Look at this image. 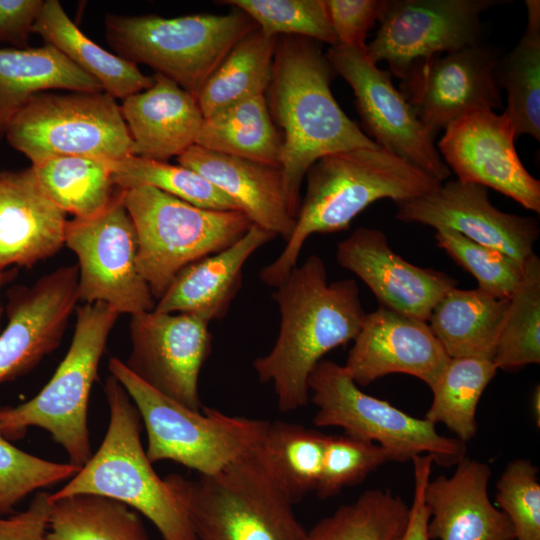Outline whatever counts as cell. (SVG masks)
Returning a JSON list of instances; mask_svg holds the SVG:
<instances>
[{"mask_svg": "<svg viewBox=\"0 0 540 540\" xmlns=\"http://www.w3.org/2000/svg\"><path fill=\"white\" fill-rule=\"evenodd\" d=\"M281 315L271 351L255 359L261 383H272L280 412L305 407L308 378L329 351L354 340L365 311L354 279L328 282L323 260L310 255L275 287Z\"/></svg>", "mask_w": 540, "mask_h": 540, "instance_id": "cell-1", "label": "cell"}, {"mask_svg": "<svg viewBox=\"0 0 540 540\" xmlns=\"http://www.w3.org/2000/svg\"><path fill=\"white\" fill-rule=\"evenodd\" d=\"M318 42L298 36L277 38L267 104L280 131L284 187L297 218L300 189L321 157L378 145L341 109L330 84L335 73Z\"/></svg>", "mask_w": 540, "mask_h": 540, "instance_id": "cell-2", "label": "cell"}, {"mask_svg": "<svg viewBox=\"0 0 540 540\" xmlns=\"http://www.w3.org/2000/svg\"><path fill=\"white\" fill-rule=\"evenodd\" d=\"M305 178L306 193L293 233L280 255L260 271L262 282L274 288L297 265L310 235L347 230L353 219L377 200L397 203L441 184L379 146L325 155L312 164Z\"/></svg>", "mask_w": 540, "mask_h": 540, "instance_id": "cell-3", "label": "cell"}, {"mask_svg": "<svg viewBox=\"0 0 540 540\" xmlns=\"http://www.w3.org/2000/svg\"><path fill=\"white\" fill-rule=\"evenodd\" d=\"M104 392L110 420L98 450L50 500L91 494L122 502L142 513L163 540H198L184 506L155 472L140 438L141 417L111 374Z\"/></svg>", "mask_w": 540, "mask_h": 540, "instance_id": "cell-4", "label": "cell"}, {"mask_svg": "<svg viewBox=\"0 0 540 540\" xmlns=\"http://www.w3.org/2000/svg\"><path fill=\"white\" fill-rule=\"evenodd\" d=\"M198 540H309L256 448L213 475L164 478Z\"/></svg>", "mask_w": 540, "mask_h": 540, "instance_id": "cell-5", "label": "cell"}, {"mask_svg": "<svg viewBox=\"0 0 540 540\" xmlns=\"http://www.w3.org/2000/svg\"><path fill=\"white\" fill-rule=\"evenodd\" d=\"M119 314L107 304L84 303L76 310L70 347L54 375L29 401L0 407V433L8 440L30 427L46 430L70 463L82 467L92 456L87 424L90 393L108 337Z\"/></svg>", "mask_w": 540, "mask_h": 540, "instance_id": "cell-6", "label": "cell"}, {"mask_svg": "<svg viewBox=\"0 0 540 540\" xmlns=\"http://www.w3.org/2000/svg\"><path fill=\"white\" fill-rule=\"evenodd\" d=\"M108 369L138 409L152 464L171 460L198 475H213L255 449L268 427L269 421L212 407L189 409L147 385L117 357L110 358Z\"/></svg>", "mask_w": 540, "mask_h": 540, "instance_id": "cell-7", "label": "cell"}, {"mask_svg": "<svg viewBox=\"0 0 540 540\" xmlns=\"http://www.w3.org/2000/svg\"><path fill=\"white\" fill-rule=\"evenodd\" d=\"M105 27L118 56L151 67L197 98L230 50L257 26L235 8L175 18L109 14Z\"/></svg>", "mask_w": 540, "mask_h": 540, "instance_id": "cell-8", "label": "cell"}, {"mask_svg": "<svg viewBox=\"0 0 540 540\" xmlns=\"http://www.w3.org/2000/svg\"><path fill=\"white\" fill-rule=\"evenodd\" d=\"M136 228L138 267L157 301L187 265L237 242L252 226L240 210L195 206L150 186L123 190Z\"/></svg>", "mask_w": 540, "mask_h": 540, "instance_id": "cell-9", "label": "cell"}, {"mask_svg": "<svg viewBox=\"0 0 540 540\" xmlns=\"http://www.w3.org/2000/svg\"><path fill=\"white\" fill-rule=\"evenodd\" d=\"M309 401L317 412L318 427H340L345 434L374 442L390 461L406 462L428 455L441 466H453L465 457V443L439 434L428 420L362 392L344 366L322 359L308 378Z\"/></svg>", "mask_w": 540, "mask_h": 540, "instance_id": "cell-10", "label": "cell"}, {"mask_svg": "<svg viewBox=\"0 0 540 540\" xmlns=\"http://www.w3.org/2000/svg\"><path fill=\"white\" fill-rule=\"evenodd\" d=\"M5 139L31 165L58 156L114 161L133 155L120 106L104 91L38 93L15 116Z\"/></svg>", "mask_w": 540, "mask_h": 540, "instance_id": "cell-11", "label": "cell"}, {"mask_svg": "<svg viewBox=\"0 0 540 540\" xmlns=\"http://www.w3.org/2000/svg\"><path fill=\"white\" fill-rule=\"evenodd\" d=\"M122 195L95 216L68 221L65 245L78 259L79 301L133 316L153 310L156 300L138 267L136 228Z\"/></svg>", "mask_w": 540, "mask_h": 540, "instance_id": "cell-12", "label": "cell"}, {"mask_svg": "<svg viewBox=\"0 0 540 540\" xmlns=\"http://www.w3.org/2000/svg\"><path fill=\"white\" fill-rule=\"evenodd\" d=\"M333 71L352 88L365 131L381 148L442 183L451 171L435 146V137L394 86L388 70L378 68L365 49L330 47Z\"/></svg>", "mask_w": 540, "mask_h": 540, "instance_id": "cell-13", "label": "cell"}, {"mask_svg": "<svg viewBox=\"0 0 540 540\" xmlns=\"http://www.w3.org/2000/svg\"><path fill=\"white\" fill-rule=\"evenodd\" d=\"M504 0H385L368 58L404 78L417 61L480 43L483 11Z\"/></svg>", "mask_w": 540, "mask_h": 540, "instance_id": "cell-14", "label": "cell"}, {"mask_svg": "<svg viewBox=\"0 0 540 540\" xmlns=\"http://www.w3.org/2000/svg\"><path fill=\"white\" fill-rule=\"evenodd\" d=\"M208 324L191 314L154 309L131 316L126 367L161 394L201 411L199 375L211 352Z\"/></svg>", "mask_w": 540, "mask_h": 540, "instance_id": "cell-15", "label": "cell"}, {"mask_svg": "<svg viewBox=\"0 0 540 540\" xmlns=\"http://www.w3.org/2000/svg\"><path fill=\"white\" fill-rule=\"evenodd\" d=\"M498 60L481 43L417 61L399 91L436 137L441 129L476 111L499 109Z\"/></svg>", "mask_w": 540, "mask_h": 540, "instance_id": "cell-16", "label": "cell"}, {"mask_svg": "<svg viewBox=\"0 0 540 540\" xmlns=\"http://www.w3.org/2000/svg\"><path fill=\"white\" fill-rule=\"evenodd\" d=\"M515 140L505 111L481 110L449 124L437 149L459 181L491 188L540 213V181L523 166Z\"/></svg>", "mask_w": 540, "mask_h": 540, "instance_id": "cell-17", "label": "cell"}, {"mask_svg": "<svg viewBox=\"0 0 540 540\" xmlns=\"http://www.w3.org/2000/svg\"><path fill=\"white\" fill-rule=\"evenodd\" d=\"M395 204L399 221L455 231L522 265L535 253L538 220L500 211L481 185L446 180L425 194Z\"/></svg>", "mask_w": 540, "mask_h": 540, "instance_id": "cell-18", "label": "cell"}, {"mask_svg": "<svg viewBox=\"0 0 540 540\" xmlns=\"http://www.w3.org/2000/svg\"><path fill=\"white\" fill-rule=\"evenodd\" d=\"M78 301L77 265L59 267L30 286L8 291V322L0 333V383L28 373L60 345Z\"/></svg>", "mask_w": 540, "mask_h": 540, "instance_id": "cell-19", "label": "cell"}, {"mask_svg": "<svg viewBox=\"0 0 540 540\" xmlns=\"http://www.w3.org/2000/svg\"><path fill=\"white\" fill-rule=\"evenodd\" d=\"M336 260L363 281L380 307L426 322L437 302L457 285L444 272L403 259L377 228L355 229L338 243Z\"/></svg>", "mask_w": 540, "mask_h": 540, "instance_id": "cell-20", "label": "cell"}, {"mask_svg": "<svg viewBox=\"0 0 540 540\" xmlns=\"http://www.w3.org/2000/svg\"><path fill=\"white\" fill-rule=\"evenodd\" d=\"M353 341L343 366L360 386L402 373L431 388L450 360L426 321L383 307L365 315Z\"/></svg>", "mask_w": 540, "mask_h": 540, "instance_id": "cell-21", "label": "cell"}, {"mask_svg": "<svg viewBox=\"0 0 540 540\" xmlns=\"http://www.w3.org/2000/svg\"><path fill=\"white\" fill-rule=\"evenodd\" d=\"M68 220L34 170L0 171V270L31 268L65 245Z\"/></svg>", "mask_w": 540, "mask_h": 540, "instance_id": "cell-22", "label": "cell"}, {"mask_svg": "<svg viewBox=\"0 0 540 540\" xmlns=\"http://www.w3.org/2000/svg\"><path fill=\"white\" fill-rule=\"evenodd\" d=\"M490 467L464 457L452 476L429 480L424 493L430 512L429 539L515 540L507 515L488 497Z\"/></svg>", "mask_w": 540, "mask_h": 540, "instance_id": "cell-23", "label": "cell"}, {"mask_svg": "<svg viewBox=\"0 0 540 540\" xmlns=\"http://www.w3.org/2000/svg\"><path fill=\"white\" fill-rule=\"evenodd\" d=\"M178 164L208 180L231 198L256 224L286 242L296 218L291 213L281 168L192 145L177 157Z\"/></svg>", "mask_w": 540, "mask_h": 540, "instance_id": "cell-24", "label": "cell"}, {"mask_svg": "<svg viewBox=\"0 0 540 540\" xmlns=\"http://www.w3.org/2000/svg\"><path fill=\"white\" fill-rule=\"evenodd\" d=\"M153 84L122 100L133 155L167 162L195 144L204 121L197 98L155 73Z\"/></svg>", "mask_w": 540, "mask_h": 540, "instance_id": "cell-25", "label": "cell"}, {"mask_svg": "<svg viewBox=\"0 0 540 540\" xmlns=\"http://www.w3.org/2000/svg\"><path fill=\"white\" fill-rule=\"evenodd\" d=\"M275 237L252 224L233 245L184 267L156 301L154 310L191 314L208 323L224 318L241 287L243 266Z\"/></svg>", "mask_w": 540, "mask_h": 540, "instance_id": "cell-26", "label": "cell"}, {"mask_svg": "<svg viewBox=\"0 0 540 540\" xmlns=\"http://www.w3.org/2000/svg\"><path fill=\"white\" fill-rule=\"evenodd\" d=\"M52 90L103 91L97 80L50 45L0 48V143L27 102L38 93Z\"/></svg>", "mask_w": 540, "mask_h": 540, "instance_id": "cell-27", "label": "cell"}, {"mask_svg": "<svg viewBox=\"0 0 540 540\" xmlns=\"http://www.w3.org/2000/svg\"><path fill=\"white\" fill-rule=\"evenodd\" d=\"M508 304L478 288L456 286L437 302L427 323L450 358L492 361Z\"/></svg>", "mask_w": 540, "mask_h": 540, "instance_id": "cell-28", "label": "cell"}, {"mask_svg": "<svg viewBox=\"0 0 540 540\" xmlns=\"http://www.w3.org/2000/svg\"><path fill=\"white\" fill-rule=\"evenodd\" d=\"M33 33L97 80L115 99L123 100L153 84V78L142 73L137 64L105 50L81 32L58 0H44Z\"/></svg>", "mask_w": 540, "mask_h": 540, "instance_id": "cell-29", "label": "cell"}, {"mask_svg": "<svg viewBox=\"0 0 540 540\" xmlns=\"http://www.w3.org/2000/svg\"><path fill=\"white\" fill-rule=\"evenodd\" d=\"M195 144L281 168V137L265 95L243 100L204 118Z\"/></svg>", "mask_w": 540, "mask_h": 540, "instance_id": "cell-30", "label": "cell"}, {"mask_svg": "<svg viewBox=\"0 0 540 540\" xmlns=\"http://www.w3.org/2000/svg\"><path fill=\"white\" fill-rule=\"evenodd\" d=\"M277 38L256 27L235 44L197 96L204 118L265 95L272 79Z\"/></svg>", "mask_w": 540, "mask_h": 540, "instance_id": "cell-31", "label": "cell"}, {"mask_svg": "<svg viewBox=\"0 0 540 540\" xmlns=\"http://www.w3.org/2000/svg\"><path fill=\"white\" fill-rule=\"evenodd\" d=\"M327 435L303 425L269 422L256 447L264 466L293 504L315 491Z\"/></svg>", "mask_w": 540, "mask_h": 540, "instance_id": "cell-32", "label": "cell"}, {"mask_svg": "<svg viewBox=\"0 0 540 540\" xmlns=\"http://www.w3.org/2000/svg\"><path fill=\"white\" fill-rule=\"evenodd\" d=\"M109 161L89 156H58L31 165L44 191L65 213L89 218L104 211L119 188Z\"/></svg>", "mask_w": 540, "mask_h": 540, "instance_id": "cell-33", "label": "cell"}, {"mask_svg": "<svg viewBox=\"0 0 540 540\" xmlns=\"http://www.w3.org/2000/svg\"><path fill=\"white\" fill-rule=\"evenodd\" d=\"M527 26L517 45L498 60L496 77L507 92L505 112L516 139L540 140V1L526 0Z\"/></svg>", "mask_w": 540, "mask_h": 540, "instance_id": "cell-34", "label": "cell"}, {"mask_svg": "<svg viewBox=\"0 0 540 540\" xmlns=\"http://www.w3.org/2000/svg\"><path fill=\"white\" fill-rule=\"evenodd\" d=\"M48 538L150 540L134 509L122 502L91 494L51 501Z\"/></svg>", "mask_w": 540, "mask_h": 540, "instance_id": "cell-35", "label": "cell"}, {"mask_svg": "<svg viewBox=\"0 0 540 540\" xmlns=\"http://www.w3.org/2000/svg\"><path fill=\"white\" fill-rule=\"evenodd\" d=\"M497 370L491 360L450 358L430 388L433 399L425 419L444 424L463 443L470 441L477 431L478 402Z\"/></svg>", "mask_w": 540, "mask_h": 540, "instance_id": "cell-36", "label": "cell"}, {"mask_svg": "<svg viewBox=\"0 0 540 540\" xmlns=\"http://www.w3.org/2000/svg\"><path fill=\"white\" fill-rule=\"evenodd\" d=\"M409 507L389 490L370 489L319 520L309 540H395L404 532Z\"/></svg>", "mask_w": 540, "mask_h": 540, "instance_id": "cell-37", "label": "cell"}, {"mask_svg": "<svg viewBox=\"0 0 540 540\" xmlns=\"http://www.w3.org/2000/svg\"><path fill=\"white\" fill-rule=\"evenodd\" d=\"M492 362L506 371L540 362V259L535 253L526 260L522 281L509 299Z\"/></svg>", "mask_w": 540, "mask_h": 540, "instance_id": "cell-38", "label": "cell"}, {"mask_svg": "<svg viewBox=\"0 0 540 540\" xmlns=\"http://www.w3.org/2000/svg\"><path fill=\"white\" fill-rule=\"evenodd\" d=\"M109 166L113 182L119 189L150 186L198 207L239 210L231 198L208 180L180 164L131 155L110 160Z\"/></svg>", "mask_w": 540, "mask_h": 540, "instance_id": "cell-39", "label": "cell"}, {"mask_svg": "<svg viewBox=\"0 0 540 540\" xmlns=\"http://www.w3.org/2000/svg\"><path fill=\"white\" fill-rule=\"evenodd\" d=\"M246 13L269 37L298 36L338 45L331 27L325 0H226Z\"/></svg>", "mask_w": 540, "mask_h": 540, "instance_id": "cell-40", "label": "cell"}, {"mask_svg": "<svg viewBox=\"0 0 540 540\" xmlns=\"http://www.w3.org/2000/svg\"><path fill=\"white\" fill-rule=\"evenodd\" d=\"M437 245L459 266L472 274L478 289L510 299L519 287L524 265L491 247L478 244L452 230H437Z\"/></svg>", "mask_w": 540, "mask_h": 540, "instance_id": "cell-41", "label": "cell"}, {"mask_svg": "<svg viewBox=\"0 0 540 540\" xmlns=\"http://www.w3.org/2000/svg\"><path fill=\"white\" fill-rule=\"evenodd\" d=\"M390 461L380 445L344 435H327L321 474L315 493L320 499L337 496L357 485L378 467Z\"/></svg>", "mask_w": 540, "mask_h": 540, "instance_id": "cell-42", "label": "cell"}, {"mask_svg": "<svg viewBox=\"0 0 540 540\" xmlns=\"http://www.w3.org/2000/svg\"><path fill=\"white\" fill-rule=\"evenodd\" d=\"M81 467L48 461L26 453L0 433V517L28 494L72 478Z\"/></svg>", "mask_w": 540, "mask_h": 540, "instance_id": "cell-43", "label": "cell"}, {"mask_svg": "<svg viewBox=\"0 0 540 540\" xmlns=\"http://www.w3.org/2000/svg\"><path fill=\"white\" fill-rule=\"evenodd\" d=\"M538 467L530 460L508 463L496 484V504L511 521L515 540H540Z\"/></svg>", "mask_w": 540, "mask_h": 540, "instance_id": "cell-44", "label": "cell"}, {"mask_svg": "<svg viewBox=\"0 0 540 540\" xmlns=\"http://www.w3.org/2000/svg\"><path fill=\"white\" fill-rule=\"evenodd\" d=\"M384 3L385 0H325L338 45L365 49L367 34L379 19Z\"/></svg>", "mask_w": 540, "mask_h": 540, "instance_id": "cell-45", "label": "cell"}, {"mask_svg": "<svg viewBox=\"0 0 540 540\" xmlns=\"http://www.w3.org/2000/svg\"><path fill=\"white\" fill-rule=\"evenodd\" d=\"M50 511V493H36L24 511L0 517V540H49Z\"/></svg>", "mask_w": 540, "mask_h": 540, "instance_id": "cell-46", "label": "cell"}, {"mask_svg": "<svg viewBox=\"0 0 540 540\" xmlns=\"http://www.w3.org/2000/svg\"><path fill=\"white\" fill-rule=\"evenodd\" d=\"M43 0H0V44L28 48Z\"/></svg>", "mask_w": 540, "mask_h": 540, "instance_id": "cell-47", "label": "cell"}, {"mask_svg": "<svg viewBox=\"0 0 540 540\" xmlns=\"http://www.w3.org/2000/svg\"><path fill=\"white\" fill-rule=\"evenodd\" d=\"M414 467V495L409 507V519L404 532L395 540H430L427 525L430 512L425 503V488L430 480L433 460L428 455H417L411 459Z\"/></svg>", "mask_w": 540, "mask_h": 540, "instance_id": "cell-48", "label": "cell"}, {"mask_svg": "<svg viewBox=\"0 0 540 540\" xmlns=\"http://www.w3.org/2000/svg\"><path fill=\"white\" fill-rule=\"evenodd\" d=\"M532 407L534 411L535 418L537 417V425L540 424V390L539 386L535 388L534 394H533V401H532Z\"/></svg>", "mask_w": 540, "mask_h": 540, "instance_id": "cell-49", "label": "cell"}, {"mask_svg": "<svg viewBox=\"0 0 540 540\" xmlns=\"http://www.w3.org/2000/svg\"><path fill=\"white\" fill-rule=\"evenodd\" d=\"M14 276V271L12 270H0V288L2 285H4L6 282L11 280ZM0 317H1V307H0Z\"/></svg>", "mask_w": 540, "mask_h": 540, "instance_id": "cell-50", "label": "cell"}]
</instances>
